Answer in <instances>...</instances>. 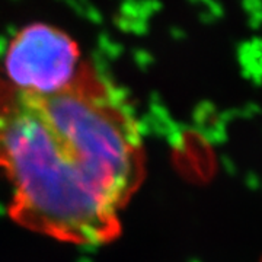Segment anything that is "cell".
Wrapping results in <instances>:
<instances>
[{"label":"cell","mask_w":262,"mask_h":262,"mask_svg":"<svg viewBox=\"0 0 262 262\" xmlns=\"http://www.w3.org/2000/svg\"><path fill=\"white\" fill-rule=\"evenodd\" d=\"M83 64L76 39L58 27L35 22L10 38L0 80L31 94H51L69 84Z\"/></svg>","instance_id":"cell-2"},{"label":"cell","mask_w":262,"mask_h":262,"mask_svg":"<svg viewBox=\"0 0 262 262\" xmlns=\"http://www.w3.org/2000/svg\"><path fill=\"white\" fill-rule=\"evenodd\" d=\"M0 170L19 226L66 244H108L146 173L140 122L121 88L88 61L51 94L0 80Z\"/></svg>","instance_id":"cell-1"}]
</instances>
